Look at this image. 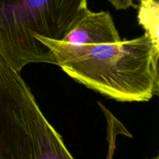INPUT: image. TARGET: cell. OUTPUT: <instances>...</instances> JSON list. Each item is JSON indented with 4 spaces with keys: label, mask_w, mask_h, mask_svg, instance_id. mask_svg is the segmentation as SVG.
<instances>
[{
    "label": "cell",
    "mask_w": 159,
    "mask_h": 159,
    "mask_svg": "<svg viewBox=\"0 0 159 159\" xmlns=\"http://www.w3.org/2000/svg\"><path fill=\"white\" fill-rule=\"evenodd\" d=\"M56 65L79 83L119 102H147L159 93L158 40L148 32L108 44L76 45L37 37Z\"/></svg>",
    "instance_id": "cell-1"
},
{
    "label": "cell",
    "mask_w": 159,
    "mask_h": 159,
    "mask_svg": "<svg viewBox=\"0 0 159 159\" xmlns=\"http://www.w3.org/2000/svg\"><path fill=\"white\" fill-rule=\"evenodd\" d=\"M88 9L87 0H0V57L20 72L31 63L56 65L37 37L63 40Z\"/></svg>",
    "instance_id": "cell-2"
},
{
    "label": "cell",
    "mask_w": 159,
    "mask_h": 159,
    "mask_svg": "<svg viewBox=\"0 0 159 159\" xmlns=\"http://www.w3.org/2000/svg\"><path fill=\"white\" fill-rule=\"evenodd\" d=\"M0 159H75L20 71L1 57Z\"/></svg>",
    "instance_id": "cell-3"
},
{
    "label": "cell",
    "mask_w": 159,
    "mask_h": 159,
    "mask_svg": "<svg viewBox=\"0 0 159 159\" xmlns=\"http://www.w3.org/2000/svg\"><path fill=\"white\" fill-rule=\"evenodd\" d=\"M120 40L110 12H95L88 9L71 26L62 41L76 45H97L114 43Z\"/></svg>",
    "instance_id": "cell-4"
},
{
    "label": "cell",
    "mask_w": 159,
    "mask_h": 159,
    "mask_svg": "<svg viewBox=\"0 0 159 159\" xmlns=\"http://www.w3.org/2000/svg\"><path fill=\"white\" fill-rule=\"evenodd\" d=\"M138 19L141 24L158 40V0H139Z\"/></svg>",
    "instance_id": "cell-5"
},
{
    "label": "cell",
    "mask_w": 159,
    "mask_h": 159,
    "mask_svg": "<svg viewBox=\"0 0 159 159\" xmlns=\"http://www.w3.org/2000/svg\"><path fill=\"white\" fill-rule=\"evenodd\" d=\"M112 6L117 10L127 9L130 7H138L137 3L139 0H108Z\"/></svg>",
    "instance_id": "cell-6"
},
{
    "label": "cell",
    "mask_w": 159,
    "mask_h": 159,
    "mask_svg": "<svg viewBox=\"0 0 159 159\" xmlns=\"http://www.w3.org/2000/svg\"><path fill=\"white\" fill-rule=\"evenodd\" d=\"M146 159H159V156H158V155H157V156H155V157H153V158H146Z\"/></svg>",
    "instance_id": "cell-7"
}]
</instances>
